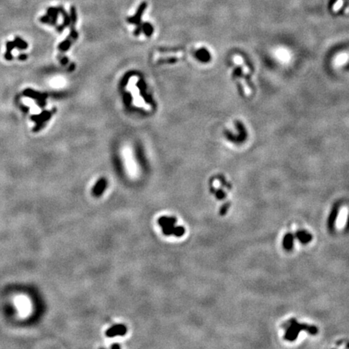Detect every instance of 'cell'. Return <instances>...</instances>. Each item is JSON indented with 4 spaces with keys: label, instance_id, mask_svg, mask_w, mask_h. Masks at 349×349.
Listing matches in <instances>:
<instances>
[{
    "label": "cell",
    "instance_id": "obj_1",
    "mask_svg": "<svg viewBox=\"0 0 349 349\" xmlns=\"http://www.w3.org/2000/svg\"><path fill=\"white\" fill-rule=\"evenodd\" d=\"M302 329H304V330L306 329L311 334H315L316 332H318V329L315 328V326H305L303 325L298 324L294 321V323L292 324V326H290L289 330L286 332L285 339L288 340H294L297 338V335L299 334L300 331H301Z\"/></svg>",
    "mask_w": 349,
    "mask_h": 349
},
{
    "label": "cell",
    "instance_id": "obj_2",
    "mask_svg": "<svg viewBox=\"0 0 349 349\" xmlns=\"http://www.w3.org/2000/svg\"><path fill=\"white\" fill-rule=\"evenodd\" d=\"M147 8V3L146 2H142V3L139 5L138 10H137L136 14L133 16L127 18V21L130 23H133V24L138 25L139 23H141V18H142V15L144 13L145 10Z\"/></svg>",
    "mask_w": 349,
    "mask_h": 349
},
{
    "label": "cell",
    "instance_id": "obj_3",
    "mask_svg": "<svg viewBox=\"0 0 349 349\" xmlns=\"http://www.w3.org/2000/svg\"><path fill=\"white\" fill-rule=\"evenodd\" d=\"M126 332V327L122 325H118L115 326L112 328L109 329L107 332V336L108 337H113L115 336H119V335H124Z\"/></svg>",
    "mask_w": 349,
    "mask_h": 349
},
{
    "label": "cell",
    "instance_id": "obj_4",
    "mask_svg": "<svg viewBox=\"0 0 349 349\" xmlns=\"http://www.w3.org/2000/svg\"><path fill=\"white\" fill-rule=\"evenodd\" d=\"M297 237L301 243H308L312 240V235L305 230H300L297 232Z\"/></svg>",
    "mask_w": 349,
    "mask_h": 349
},
{
    "label": "cell",
    "instance_id": "obj_5",
    "mask_svg": "<svg viewBox=\"0 0 349 349\" xmlns=\"http://www.w3.org/2000/svg\"><path fill=\"white\" fill-rule=\"evenodd\" d=\"M294 235L291 234H287L284 237L283 240V247L287 251H290L294 247Z\"/></svg>",
    "mask_w": 349,
    "mask_h": 349
},
{
    "label": "cell",
    "instance_id": "obj_6",
    "mask_svg": "<svg viewBox=\"0 0 349 349\" xmlns=\"http://www.w3.org/2000/svg\"><path fill=\"white\" fill-rule=\"evenodd\" d=\"M60 11L58 7V8H52V7H50V8H49L47 9V15L52 19L54 24H56V23H57V19H58V15Z\"/></svg>",
    "mask_w": 349,
    "mask_h": 349
},
{
    "label": "cell",
    "instance_id": "obj_7",
    "mask_svg": "<svg viewBox=\"0 0 349 349\" xmlns=\"http://www.w3.org/2000/svg\"><path fill=\"white\" fill-rule=\"evenodd\" d=\"M105 188H106V180H100L97 183L96 187H95L94 190H93V192H94V194L96 195V196H99L101 195V193L103 192V191L105 189Z\"/></svg>",
    "mask_w": 349,
    "mask_h": 349
},
{
    "label": "cell",
    "instance_id": "obj_8",
    "mask_svg": "<svg viewBox=\"0 0 349 349\" xmlns=\"http://www.w3.org/2000/svg\"><path fill=\"white\" fill-rule=\"evenodd\" d=\"M338 213H339V208L337 206H335L332 209V212L331 213L330 217H329V220H328V226L329 228L332 229L334 227V223L336 221V219L337 217Z\"/></svg>",
    "mask_w": 349,
    "mask_h": 349
},
{
    "label": "cell",
    "instance_id": "obj_9",
    "mask_svg": "<svg viewBox=\"0 0 349 349\" xmlns=\"http://www.w3.org/2000/svg\"><path fill=\"white\" fill-rule=\"evenodd\" d=\"M142 31L147 37H150L153 33L154 29L150 23H142Z\"/></svg>",
    "mask_w": 349,
    "mask_h": 349
},
{
    "label": "cell",
    "instance_id": "obj_10",
    "mask_svg": "<svg viewBox=\"0 0 349 349\" xmlns=\"http://www.w3.org/2000/svg\"><path fill=\"white\" fill-rule=\"evenodd\" d=\"M70 24L75 25L77 21V13L76 9L74 6H71L70 8Z\"/></svg>",
    "mask_w": 349,
    "mask_h": 349
},
{
    "label": "cell",
    "instance_id": "obj_11",
    "mask_svg": "<svg viewBox=\"0 0 349 349\" xmlns=\"http://www.w3.org/2000/svg\"><path fill=\"white\" fill-rule=\"evenodd\" d=\"M197 57L200 58V59L203 60V61H206V60H208V53L205 52V51H204V50H200V51H198L197 53Z\"/></svg>",
    "mask_w": 349,
    "mask_h": 349
},
{
    "label": "cell",
    "instance_id": "obj_12",
    "mask_svg": "<svg viewBox=\"0 0 349 349\" xmlns=\"http://www.w3.org/2000/svg\"><path fill=\"white\" fill-rule=\"evenodd\" d=\"M343 0H338L337 2L335 3L334 8H333V10H334L335 12H337V11L340 10V8H341V6L343 5Z\"/></svg>",
    "mask_w": 349,
    "mask_h": 349
},
{
    "label": "cell",
    "instance_id": "obj_13",
    "mask_svg": "<svg viewBox=\"0 0 349 349\" xmlns=\"http://www.w3.org/2000/svg\"><path fill=\"white\" fill-rule=\"evenodd\" d=\"M347 230H349V217H348V221H347Z\"/></svg>",
    "mask_w": 349,
    "mask_h": 349
}]
</instances>
